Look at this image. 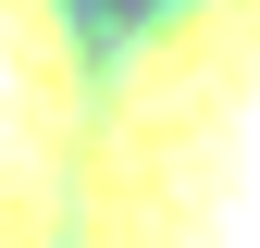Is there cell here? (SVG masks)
<instances>
[{
  "mask_svg": "<svg viewBox=\"0 0 260 248\" xmlns=\"http://www.w3.org/2000/svg\"><path fill=\"white\" fill-rule=\"evenodd\" d=\"M75 248H260V0H161L87 87Z\"/></svg>",
  "mask_w": 260,
  "mask_h": 248,
  "instance_id": "1",
  "label": "cell"
},
{
  "mask_svg": "<svg viewBox=\"0 0 260 248\" xmlns=\"http://www.w3.org/2000/svg\"><path fill=\"white\" fill-rule=\"evenodd\" d=\"M87 149V50L62 0H0V248H62Z\"/></svg>",
  "mask_w": 260,
  "mask_h": 248,
  "instance_id": "2",
  "label": "cell"
}]
</instances>
